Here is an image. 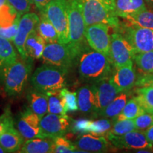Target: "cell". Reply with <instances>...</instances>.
<instances>
[{
    "mask_svg": "<svg viewBox=\"0 0 153 153\" xmlns=\"http://www.w3.org/2000/svg\"><path fill=\"white\" fill-rule=\"evenodd\" d=\"M85 45L81 50L75 62L81 78L94 83L111 77L112 75L111 62L109 57Z\"/></svg>",
    "mask_w": 153,
    "mask_h": 153,
    "instance_id": "cell-1",
    "label": "cell"
},
{
    "mask_svg": "<svg viewBox=\"0 0 153 153\" xmlns=\"http://www.w3.org/2000/svg\"><path fill=\"white\" fill-rule=\"evenodd\" d=\"M33 60L20 59L7 67L0 74V81L5 91L11 97H16L24 91L32 71Z\"/></svg>",
    "mask_w": 153,
    "mask_h": 153,
    "instance_id": "cell-2",
    "label": "cell"
},
{
    "mask_svg": "<svg viewBox=\"0 0 153 153\" xmlns=\"http://www.w3.org/2000/svg\"><path fill=\"white\" fill-rule=\"evenodd\" d=\"M67 72L60 67L45 63L35 70L30 77V83L33 89L45 94L60 90L65 86Z\"/></svg>",
    "mask_w": 153,
    "mask_h": 153,
    "instance_id": "cell-3",
    "label": "cell"
},
{
    "mask_svg": "<svg viewBox=\"0 0 153 153\" xmlns=\"http://www.w3.org/2000/svg\"><path fill=\"white\" fill-rule=\"evenodd\" d=\"M69 43L76 58L81 50L87 45L85 38L86 25L79 0H70L68 7Z\"/></svg>",
    "mask_w": 153,
    "mask_h": 153,
    "instance_id": "cell-4",
    "label": "cell"
},
{
    "mask_svg": "<svg viewBox=\"0 0 153 153\" xmlns=\"http://www.w3.org/2000/svg\"><path fill=\"white\" fill-rule=\"evenodd\" d=\"M86 26L104 24L118 28L120 22L114 12L109 10L100 0H79Z\"/></svg>",
    "mask_w": 153,
    "mask_h": 153,
    "instance_id": "cell-5",
    "label": "cell"
},
{
    "mask_svg": "<svg viewBox=\"0 0 153 153\" xmlns=\"http://www.w3.org/2000/svg\"><path fill=\"white\" fill-rule=\"evenodd\" d=\"M70 0H51L43 12L54 26L60 43H69L68 7Z\"/></svg>",
    "mask_w": 153,
    "mask_h": 153,
    "instance_id": "cell-6",
    "label": "cell"
},
{
    "mask_svg": "<svg viewBox=\"0 0 153 153\" xmlns=\"http://www.w3.org/2000/svg\"><path fill=\"white\" fill-rule=\"evenodd\" d=\"M137 52L123 35L115 33L111 36L109 59L115 68L133 65Z\"/></svg>",
    "mask_w": 153,
    "mask_h": 153,
    "instance_id": "cell-7",
    "label": "cell"
},
{
    "mask_svg": "<svg viewBox=\"0 0 153 153\" xmlns=\"http://www.w3.org/2000/svg\"><path fill=\"white\" fill-rule=\"evenodd\" d=\"M41 58L45 63L60 67L68 71L76 60L70 45L59 42L46 43Z\"/></svg>",
    "mask_w": 153,
    "mask_h": 153,
    "instance_id": "cell-8",
    "label": "cell"
},
{
    "mask_svg": "<svg viewBox=\"0 0 153 153\" xmlns=\"http://www.w3.org/2000/svg\"><path fill=\"white\" fill-rule=\"evenodd\" d=\"M109 26L104 24H96L86 26L85 38L91 49L109 57L111 36Z\"/></svg>",
    "mask_w": 153,
    "mask_h": 153,
    "instance_id": "cell-9",
    "label": "cell"
},
{
    "mask_svg": "<svg viewBox=\"0 0 153 153\" xmlns=\"http://www.w3.org/2000/svg\"><path fill=\"white\" fill-rule=\"evenodd\" d=\"M124 37L137 53L153 51V29L129 24L126 28Z\"/></svg>",
    "mask_w": 153,
    "mask_h": 153,
    "instance_id": "cell-10",
    "label": "cell"
},
{
    "mask_svg": "<svg viewBox=\"0 0 153 153\" xmlns=\"http://www.w3.org/2000/svg\"><path fill=\"white\" fill-rule=\"evenodd\" d=\"M91 87L95 97L94 115L99 116V114L114 100L120 91L113 84L111 77L96 82Z\"/></svg>",
    "mask_w": 153,
    "mask_h": 153,
    "instance_id": "cell-11",
    "label": "cell"
},
{
    "mask_svg": "<svg viewBox=\"0 0 153 153\" xmlns=\"http://www.w3.org/2000/svg\"><path fill=\"white\" fill-rule=\"evenodd\" d=\"M70 126L69 118L67 116L48 114L40 120V128L43 137L55 138L63 136Z\"/></svg>",
    "mask_w": 153,
    "mask_h": 153,
    "instance_id": "cell-12",
    "label": "cell"
},
{
    "mask_svg": "<svg viewBox=\"0 0 153 153\" xmlns=\"http://www.w3.org/2000/svg\"><path fill=\"white\" fill-rule=\"evenodd\" d=\"M40 118L30 108H27L19 114L16 120V129L25 140L42 137Z\"/></svg>",
    "mask_w": 153,
    "mask_h": 153,
    "instance_id": "cell-13",
    "label": "cell"
},
{
    "mask_svg": "<svg viewBox=\"0 0 153 153\" xmlns=\"http://www.w3.org/2000/svg\"><path fill=\"white\" fill-rule=\"evenodd\" d=\"M106 137L112 145L118 148L148 150L152 149L153 147L147 140L144 133H140L137 131L129 132L122 135H115L107 133Z\"/></svg>",
    "mask_w": 153,
    "mask_h": 153,
    "instance_id": "cell-14",
    "label": "cell"
},
{
    "mask_svg": "<svg viewBox=\"0 0 153 153\" xmlns=\"http://www.w3.org/2000/svg\"><path fill=\"white\" fill-rule=\"evenodd\" d=\"M39 22V16L35 13H26L20 17L17 32L14 40V44L21 57L26 60L24 45L28 36L36 28Z\"/></svg>",
    "mask_w": 153,
    "mask_h": 153,
    "instance_id": "cell-15",
    "label": "cell"
},
{
    "mask_svg": "<svg viewBox=\"0 0 153 153\" xmlns=\"http://www.w3.org/2000/svg\"><path fill=\"white\" fill-rule=\"evenodd\" d=\"M116 71L112 74L111 80L115 87L121 92H126L133 88L136 82V74L133 65H128L116 68Z\"/></svg>",
    "mask_w": 153,
    "mask_h": 153,
    "instance_id": "cell-16",
    "label": "cell"
},
{
    "mask_svg": "<svg viewBox=\"0 0 153 153\" xmlns=\"http://www.w3.org/2000/svg\"><path fill=\"white\" fill-rule=\"evenodd\" d=\"M76 148L84 152H104L108 148V141L102 135L82 134L75 143Z\"/></svg>",
    "mask_w": 153,
    "mask_h": 153,
    "instance_id": "cell-17",
    "label": "cell"
},
{
    "mask_svg": "<svg viewBox=\"0 0 153 153\" xmlns=\"http://www.w3.org/2000/svg\"><path fill=\"white\" fill-rule=\"evenodd\" d=\"M24 140L14 126H11L0 135V146L6 152H19L24 142Z\"/></svg>",
    "mask_w": 153,
    "mask_h": 153,
    "instance_id": "cell-18",
    "label": "cell"
},
{
    "mask_svg": "<svg viewBox=\"0 0 153 153\" xmlns=\"http://www.w3.org/2000/svg\"><path fill=\"white\" fill-rule=\"evenodd\" d=\"M46 43L35 29L29 34L25 43L24 48L26 58L30 60L42 57Z\"/></svg>",
    "mask_w": 153,
    "mask_h": 153,
    "instance_id": "cell-19",
    "label": "cell"
},
{
    "mask_svg": "<svg viewBox=\"0 0 153 153\" xmlns=\"http://www.w3.org/2000/svg\"><path fill=\"white\" fill-rule=\"evenodd\" d=\"M53 140L48 137H36L26 140L19 152L22 153H50L52 152Z\"/></svg>",
    "mask_w": 153,
    "mask_h": 153,
    "instance_id": "cell-20",
    "label": "cell"
},
{
    "mask_svg": "<svg viewBox=\"0 0 153 153\" xmlns=\"http://www.w3.org/2000/svg\"><path fill=\"white\" fill-rule=\"evenodd\" d=\"M77 103L79 109L84 114L95 112V97L91 86H84L77 91Z\"/></svg>",
    "mask_w": 153,
    "mask_h": 153,
    "instance_id": "cell-21",
    "label": "cell"
},
{
    "mask_svg": "<svg viewBox=\"0 0 153 153\" xmlns=\"http://www.w3.org/2000/svg\"><path fill=\"white\" fill-rule=\"evenodd\" d=\"M144 0H116L115 13L118 17L124 19L134 13L146 9Z\"/></svg>",
    "mask_w": 153,
    "mask_h": 153,
    "instance_id": "cell-22",
    "label": "cell"
},
{
    "mask_svg": "<svg viewBox=\"0 0 153 153\" xmlns=\"http://www.w3.org/2000/svg\"><path fill=\"white\" fill-rule=\"evenodd\" d=\"M29 108L40 118L48 113V96L46 94L33 89L28 94Z\"/></svg>",
    "mask_w": 153,
    "mask_h": 153,
    "instance_id": "cell-23",
    "label": "cell"
},
{
    "mask_svg": "<svg viewBox=\"0 0 153 153\" xmlns=\"http://www.w3.org/2000/svg\"><path fill=\"white\" fill-rule=\"evenodd\" d=\"M17 59L18 55L11 41L0 36V74L7 67L16 62Z\"/></svg>",
    "mask_w": 153,
    "mask_h": 153,
    "instance_id": "cell-24",
    "label": "cell"
},
{
    "mask_svg": "<svg viewBox=\"0 0 153 153\" xmlns=\"http://www.w3.org/2000/svg\"><path fill=\"white\" fill-rule=\"evenodd\" d=\"M36 30L46 43L58 42V36L56 29L43 12H41L39 22Z\"/></svg>",
    "mask_w": 153,
    "mask_h": 153,
    "instance_id": "cell-25",
    "label": "cell"
},
{
    "mask_svg": "<svg viewBox=\"0 0 153 153\" xmlns=\"http://www.w3.org/2000/svg\"><path fill=\"white\" fill-rule=\"evenodd\" d=\"M130 25L153 29V11L145 10L130 14L124 18Z\"/></svg>",
    "mask_w": 153,
    "mask_h": 153,
    "instance_id": "cell-26",
    "label": "cell"
},
{
    "mask_svg": "<svg viewBox=\"0 0 153 153\" xmlns=\"http://www.w3.org/2000/svg\"><path fill=\"white\" fill-rule=\"evenodd\" d=\"M128 97L125 92H121L115 97L109 104L99 114V116L105 118H115L117 116L127 103Z\"/></svg>",
    "mask_w": 153,
    "mask_h": 153,
    "instance_id": "cell-27",
    "label": "cell"
},
{
    "mask_svg": "<svg viewBox=\"0 0 153 153\" xmlns=\"http://www.w3.org/2000/svg\"><path fill=\"white\" fill-rule=\"evenodd\" d=\"M146 113L143 107L139 104L135 97L126 103L122 111L116 116L114 118L116 120H120L124 119H134L139 116L140 115Z\"/></svg>",
    "mask_w": 153,
    "mask_h": 153,
    "instance_id": "cell-28",
    "label": "cell"
},
{
    "mask_svg": "<svg viewBox=\"0 0 153 153\" xmlns=\"http://www.w3.org/2000/svg\"><path fill=\"white\" fill-rule=\"evenodd\" d=\"M135 99L146 113L153 114V87L152 86L140 87Z\"/></svg>",
    "mask_w": 153,
    "mask_h": 153,
    "instance_id": "cell-29",
    "label": "cell"
},
{
    "mask_svg": "<svg viewBox=\"0 0 153 153\" xmlns=\"http://www.w3.org/2000/svg\"><path fill=\"white\" fill-rule=\"evenodd\" d=\"M46 94L48 96V113L66 116L67 112L65 109L60 90L48 91Z\"/></svg>",
    "mask_w": 153,
    "mask_h": 153,
    "instance_id": "cell-30",
    "label": "cell"
},
{
    "mask_svg": "<svg viewBox=\"0 0 153 153\" xmlns=\"http://www.w3.org/2000/svg\"><path fill=\"white\" fill-rule=\"evenodd\" d=\"M20 17L11 5L4 4L0 7V28L9 27Z\"/></svg>",
    "mask_w": 153,
    "mask_h": 153,
    "instance_id": "cell-31",
    "label": "cell"
},
{
    "mask_svg": "<svg viewBox=\"0 0 153 153\" xmlns=\"http://www.w3.org/2000/svg\"><path fill=\"white\" fill-rule=\"evenodd\" d=\"M137 54L134 60L137 68L144 73L153 74V51Z\"/></svg>",
    "mask_w": 153,
    "mask_h": 153,
    "instance_id": "cell-32",
    "label": "cell"
},
{
    "mask_svg": "<svg viewBox=\"0 0 153 153\" xmlns=\"http://www.w3.org/2000/svg\"><path fill=\"white\" fill-rule=\"evenodd\" d=\"M137 131L133 119L116 120L108 133L115 135H122L129 132Z\"/></svg>",
    "mask_w": 153,
    "mask_h": 153,
    "instance_id": "cell-33",
    "label": "cell"
},
{
    "mask_svg": "<svg viewBox=\"0 0 153 153\" xmlns=\"http://www.w3.org/2000/svg\"><path fill=\"white\" fill-rule=\"evenodd\" d=\"M60 93L66 112L76 111L79 110L76 92H72L65 88H62L60 90Z\"/></svg>",
    "mask_w": 153,
    "mask_h": 153,
    "instance_id": "cell-34",
    "label": "cell"
},
{
    "mask_svg": "<svg viewBox=\"0 0 153 153\" xmlns=\"http://www.w3.org/2000/svg\"><path fill=\"white\" fill-rule=\"evenodd\" d=\"M53 140V146L52 152L56 153H68L76 152V147L75 145L70 142L63 136L56 137Z\"/></svg>",
    "mask_w": 153,
    "mask_h": 153,
    "instance_id": "cell-35",
    "label": "cell"
},
{
    "mask_svg": "<svg viewBox=\"0 0 153 153\" xmlns=\"http://www.w3.org/2000/svg\"><path fill=\"white\" fill-rule=\"evenodd\" d=\"M111 128V124L110 120L107 119H101L97 120H91L89 126V133L94 135H106Z\"/></svg>",
    "mask_w": 153,
    "mask_h": 153,
    "instance_id": "cell-36",
    "label": "cell"
},
{
    "mask_svg": "<svg viewBox=\"0 0 153 153\" xmlns=\"http://www.w3.org/2000/svg\"><path fill=\"white\" fill-rule=\"evenodd\" d=\"M7 2L16 10L19 16H22L30 11L33 0H7Z\"/></svg>",
    "mask_w": 153,
    "mask_h": 153,
    "instance_id": "cell-37",
    "label": "cell"
},
{
    "mask_svg": "<svg viewBox=\"0 0 153 153\" xmlns=\"http://www.w3.org/2000/svg\"><path fill=\"white\" fill-rule=\"evenodd\" d=\"M134 123L137 130H145L153 125V114L145 113L134 118Z\"/></svg>",
    "mask_w": 153,
    "mask_h": 153,
    "instance_id": "cell-38",
    "label": "cell"
},
{
    "mask_svg": "<svg viewBox=\"0 0 153 153\" xmlns=\"http://www.w3.org/2000/svg\"><path fill=\"white\" fill-rule=\"evenodd\" d=\"M91 120L88 119H79L74 120L71 126H70V130L73 133L85 134L89 133V126Z\"/></svg>",
    "mask_w": 153,
    "mask_h": 153,
    "instance_id": "cell-39",
    "label": "cell"
},
{
    "mask_svg": "<svg viewBox=\"0 0 153 153\" xmlns=\"http://www.w3.org/2000/svg\"><path fill=\"white\" fill-rule=\"evenodd\" d=\"M11 126H14V120L11 116L10 108H7L0 116V135L6 129Z\"/></svg>",
    "mask_w": 153,
    "mask_h": 153,
    "instance_id": "cell-40",
    "label": "cell"
},
{
    "mask_svg": "<svg viewBox=\"0 0 153 153\" xmlns=\"http://www.w3.org/2000/svg\"><path fill=\"white\" fill-rule=\"evenodd\" d=\"M19 19H17L14 24L8 28H0V36L9 40V41H14L18 28Z\"/></svg>",
    "mask_w": 153,
    "mask_h": 153,
    "instance_id": "cell-41",
    "label": "cell"
},
{
    "mask_svg": "<svg viewBox=\"0 0 153 153\" xmlns=\"http://www.w3.org/2000/svg\"><path fill=\"white\" fill-rule=\"evenodd\" d=\"M51 1V0H33V3L38 11H40V12H42Z\"/></svg>",
    "mask_w": 153,
    "mask_h": 153,
    "instance_id": "cell-42",
    "label": "cell"
},
{
    "mask_svg": "<svg viewBox=\"0 0 153 153\" xmlns=\"http://www.w3.org/2000/svg\"><path fill=\"white\" fill-rule=\"evenodd\" d=\"M144 134L146 137L147 140L153 146V125L145 130Z\"/></svg>",
    "mask_w": 153,
    "mask_h": 153,
    "instance_id": "cell-43",
    "label": "cell"
},
{
    "mask_svg": "<svg viewBox=\"0 0 153 153\" xmlns=\"http://www.w3.org/2000/svg\"><path fill=\"white\" fill-rule=\"evenodd\" d=\"M104 4L113 12L115 13V8H116V0H100ZM116 14V13H115Z\"/></svg>",
    "mask_w": 153,
    "mask_h": 153,
    "instance_id": "cell-44",
    "label": "cell"
},
{
    "mask_svg": "<svg viewBox=\"0 0 153 153\" xmlns=\"http://www.w3.org/2000/svg\"><path fill=\"white\" fill-rule=\"evenodd\" d=\"M144 1L150 8L153 9V0H144Z\"/></svg>",
    "mask_w": 153,
    "mask_h": 153,
    "instance_id": "cell-45",
    "label": "cell"
},
{
    "mask_svg": "<svg viewBox=\"0 0 153 153\" xmlns=\"http://www.w3.org/2000/svg\"><path fill=\"white\" fill-rule=\"evenodd\" d=\"M4 152H6L5 150H4V149L1 148V146H0V153H4Z\"/></svg>",
    "mask_w": 153,
    "mask_h": 153,
    "instance_id": "cell-46",
    "label": "cell"
}]
</instances>
